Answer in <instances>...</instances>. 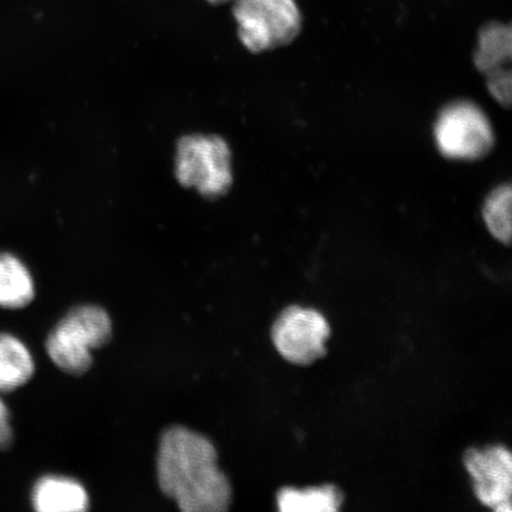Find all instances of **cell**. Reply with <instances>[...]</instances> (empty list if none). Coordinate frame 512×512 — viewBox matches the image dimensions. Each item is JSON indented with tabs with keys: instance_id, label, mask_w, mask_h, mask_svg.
<instances>
[{
	"instance_id": "1",
	"label": "cell",
	"mask_w": 512,
	"mask_h": 512,
	"mask_svg": "<svg viewBox=\"0 0 512 512\" xmlns=\"http://www.w3.org/2000/svg\"><path fill=\"white\" fill-rule=\"evenodd\" d=\"M157 478L160 490L184 512H222L232 503V486L217 465L213 443L182 426L160 438Z\"/></svg>"
},
{
	"instance_id": "2",
	"label": "cell",
	"mask_w": 512,
	"mask_h": 512,
	"mask_svg": "<svg viewBox=\"0 0 512 512\" xmlns=\"http://www.w3.org/2000/svg\"><path fill=\"white\" fill-rule=\"evenodd\" d=\"M112 338V320L99 306L74 307L48 336L51 361L70 375L86 374L93 364L92 350L105 347Z\"/></svg>"
},
{
	"instance_id": "3",
	"label": "cell",
	"mask_w": 512,
	"mask_h": 512,
	"mask_svg": "<svg viewBox=\"0 0 512 512\" xmlns=\"http://www.w3.org/2000/svg\"><path fill=\"white\" fill-rule=\"evenodd\" d=\"M233 12L243 46L255 54L288 46L303 28L294 0H235Z\"/></svg>"
},
{
	"instance_id": "4",
	"label": "cell",
	"mask_w": 512,
	"mask_h": 512,
	"mask_svg": "<svg viewBox=\"0 0 512 512\" xmlns=\"http://www.w3.org/2000/svg\"><path fill=\"white\" fill-rule=\"evenodd\" d=\"M433 133L438 151L452 160L476 162L488 156L496 143L488 115L469 100L445 106L435 120Z\"/></svg>"
},
{
	"instance_id": "5",
	"label": "cell",
	"mask_w": 512,
	"mask_h": 512,
	"mask_svg": "<svg viewBox=\"0 0 512 512\" xmlns=\"http://www.w3.org/2000/svg\"><path fill=\"white\" fill-rule=\"evenodd\" d=\"M176 177L185 188L204 197L226 195L233 184L232 153L226 140L217 136H187L179 140Z\"/></svg>"
},
{
	"instance_id": "6",
	"label": "cell",
	"mask_w": 512,
	"mask_h": 512,
	"mask_svg": "<svg viewBox=\"0 0 512 512\" xmlns=\"http://www.w3.org/2000/svg\"><path fill=\"white\" fill-rule=\"evenodd\" d=\"M328 319L315 309L293 305L275 320L272 341L279 354L296 366H310L328 352Z\"/></svg>"
},
{
	"instance_id": "7",
	"label": "cell",
	"mask_w": 512,
	"mask_h": 512,
	"mask_svg": "<svg viewBox=\"0 0 512 512\" xmlns=\"http://www.w3.org/2000/svg\"><path fill=\"white\" fill-rule=\"evenodd\" d=\"M478 501L497 512H511L512 458L507 447L470 448L464 456Z\"/></svg>"
},
{
	"instance_id": "8",
	"label": "cell",
	"mask_w": 512,
	"mask_h": 512,
	"mask_svg": "<svg viewBox=\"0 0 512 512\" xmlns=\"http://www.w3.org/2000/svg\"><path fill=\"white\" fill-rule=\"evenodd\" d=\"M32 505L40 512H81L89 507L85 488L76 480L64 477H43L34 486Z\"/></svg>"
},
{
	"instance_id": "9",
	"label": "cell",
	"mask_w": 512,
	"mask_h": 512,
	"mask_svg": "<svg viewBox=\"0 0 512 512\" xmlns=\"http://www.w3.org/2000/svg\"><path fill=\"white\" fill-rule=\"evenodd\" d=\"M512 57V30L510 25L491 22L479 31L478 46L473 62L478 72L486 75L507 68Z\"/></svg>"
},
{
	"instance_id": "10",
	"label": "cell",
	"mask_w": 512,
	"mask_h": 512,
	"mask_svg": "<svg viewBox=\"0 0 512 512\" xmlns=\"http://www.w3.org/2000/svg\"><path fill=\"white\" fill-rule=\"evenodd\" d=\"M34 373V358L23 342L12 335L0 334V392H14L28 383Z\"/></svg>"
},
{
	"instance_id": "11",
	"label": "cell",
	"mask_w": 512,
	"mask_h": 512,
	"mask_svg": "<svg viewBox=\"0 0 512 512\" xmlns=\"http://www.w3.org/2000/svg\"><path fill=\"white\" fill-rule=\"evenodd\" d=\"M35 298V286L28 268L11 254H0V306L17 310Z\"/></svg>"
},
{
	"instance_id": "12",
	"label": "cell",
	"mask_w": 512,
	"mask_h": 512,
	"mask_svg": "<svg viewBox=\"0 0 512 512\" xmlns=\"http://www.w3.org/2000/svg\"><path fill=\"white\" fill-rule=\"evenodd\" d=\"M343 502L342 491L331 484L304 490L284 488L277 495L278 508L283 512H337Z\"/></svg>"
},
{
	"instance_id": "13",
	"label": "cell",
	"mask_w": 512,
	"mask_h": 512,
	"mask_svg": "<svg viewBox=\"0 0 512 512\" xmlns=\"http://www.w3.org/2000/svg\"><path fill=\"white\" fill-rule=\"evenodd\" d=\"M511 202L510 184L498 185L486 196L483 206V219L492 238L509 245L511 241Z\"/></svg>"
},
{
	"instance_id": "14",
	"label": "cell",
	"mask_w": 512,
	"mask_h": 512,
	"mask_svg": "<svg viewBox=\"0 0 512 512\" xmlns=\"http://www.w3.org/2000/svg\"><path fill=\"white\" fill-rule=\"evenodd\" d=\"M486 86L492 98H494L499 105L509 107L511 104V89H512V76L510 69L503 68L496 70V72L486 75Z\"/></svg>"
},
{
	"instance_id": "15",
	"label": "cell",
	"mask_w": 512,
	"mask_h": 512,
	"mask_svg": "<svg viewBox=\"0 0 512 512\" xmlns=\"http://www.w3.org/2000/svg\"><path fill=\"white\" fill-rule=\"evenodd\" d=\"M12 428L10 425V413L8 406L0 398V450H6L12 444Z\"/></svg>"
},
{
	"instance_id": "16",
	"label": "cell",
	"mask_w": 512,
	"mask_h": 512,
	"mask_svg": "<svg viewBox=\"0 0 512 512\" xmlns=\"http://www.w3.org/2000/svg\"><path fill=\"white\" fill-rule=\"evenodd\" d=\"M209 2L217 5V4L227 3V2H229V0H209Z\"/></svg>"
}]
</instances>
